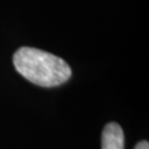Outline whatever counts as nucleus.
Here are the masks:
<instances>
[{
  "label": "nucleus",
  "mask_w": 149,
  "mask_h": 149,
  "mask_svg": "<svg viewBox=\"0 0 149 149\" xmlns=\"http://www.w3.org/2000/svg\"><path fill=\"white\" fill-rule=\"evenodd\" d=\"M134 149H149L148 141H146V140H141V141H139L138 144L135 146V148Z\"/></svg>",
  "instance_id": "obj_3"
},
{
  "label": "nucleus",
  "mask_w": 149,
  "mask_h": 149,
  "mask_svg": "<svg viewBox=\"0 0 149 149\" xmlns=\"http://www.w3.org/2000/svg\"><path fill=\"white\" fill-rule=\"evenodd\" d=\"M125 137L117 123H108L102 133V149H124Z\"/></svg>",
  "instance_id": "obj_2"
},
{
  "label": "nucleus",
  "mask_w": 149,
  "mask_h": 149,
  "mask_svg": "<svg viewBox=\"0 0 149 149\" xmlns=\"http://www.w3.org/2000/svg\"><path fill=\"white\" fill-rule=\"evenodd\" d=\"M13 65L24 79L42 87L59 86L69 81L72 75L70 65L63 59L29 47L17 50Z\"/></svg>",
  "instance_id": "obj_1"
}]
</instances>
